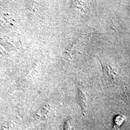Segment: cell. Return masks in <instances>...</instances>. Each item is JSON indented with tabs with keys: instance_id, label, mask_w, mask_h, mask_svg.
Wrapping results in <instances>:
<instances>
[{
	"instance_id": "cell-2",
	"label": "cell",
	"mask_w": 130,
	"mask_h": 130,
	"mask_svg": "<svg viewBox=\"0 0 130 130\" xmlns=\"http://www.w3.org/2000/svg\"><path fill=\"white\" fill-rule=\"evenodd\" d=\"M124 121V118L121 116L119 115L116 117L115 119V123L117 126H120L123 123Z\"/></svg>"
},
{
	"instance_id": "cell-1",
	"label": "cell",
	"mask_w": 130,
	"mask_h": 130,
	"mask_svg": "<svg viewBox=\"0 0 130 130\" xmlns=\"http://www.w3.org/2000/svg\"><path fill=\"white\" fill-rule=\"evenodd\" d=\"M64 130H73V121L71 119H69L66 121Z\"/></svg>"
},
{
	"instance_id": "cell-3",
	"label": "cell",
	"mask_w": 130,
	"mask_h": 130,
	"mask_svg": "<svg viewBox=\"0 0 130 130\" xmlns=\"http://www.w3.org/2000/svg\"><path fill=\"white\" fill-rule=\"evenodd\" d=\"M113 130H118V129H113Z\"/></svg>"
}]
</instances>
